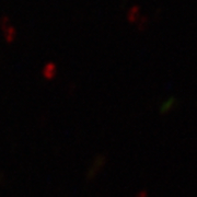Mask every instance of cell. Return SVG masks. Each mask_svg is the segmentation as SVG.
Here are the masks:
<instances>
[{"label": "cell", "instance_id": "obj_1", "mask_svg": "<svg viewBox=\"0 0 197 197\" xmlns=\"http://www.w3.org/2000/svg\"><path fill=\"white\" fill-rule=\"evenodd\" d=\"M139 12V7L135 6L132 7V9L129 10V13H128V17H129V19H132V20H134V19L136 18V16L138 14Z\"/></svg>", "mask_w": 197, "mask_h": 197}, {"label": "cell", "instance_id": "obj_2", "mask_svg": "<svg viewBox=\"0 0 197 197\" xmlns=\"http://www.w3.org/2000/svg\"><path fill=\"white\" fill-rule=\"evenodd\" d=\"M174 103H175V100H174V98H171V100H169V101H166V103L164 104V106L162 108V110H163L164 112L165 111L168 112L170 108H171V106L174 104Z\"/></svg>", "mask_w": 197, "mask_h": 197}]
</instances>
